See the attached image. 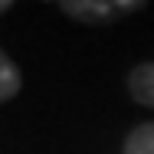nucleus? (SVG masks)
I'll return each instance as SVG.
<instances>
[{
    "label": "nucleus",
    "instance_id": "5",
    "mask_svg": "<svg viewBox=\"0 0 154 154\" xmlns=\"http://www.w3.org/2000/svg\"><path fill=\"white\" fill-rule=\"evenodd\" d=\"M7 10H10V3H7V0H0V13H7Z\"/></svg>",
    "mask_w": 154,
    "mask_h": 154
},
{
    "label": "nucleus",
    "instance_id": "2",
    "mask_svg": "<svg viewBox=\"0 0 154 154\" xmlns=\"http://www.w3.org/2000/svg\"><path fill=\"white\" fill-rule=\"evenodd\" d=\"M128 89H131V95H134V102L154 108V62L134 66V72L128 75Z\"/></svg>",
    "mask_w": 154,
    "mask_h": 154
},
{
    "label": "nucleus",
    "instance_id": "3",
    "mask_svg": "<svg viewBox=\"0 0 154 154\" xmlns=\"http://www.w3.org/2000/svg\"><path fill=\"white\" fill-rule=\"evenodd\" d=\"M125 154H154V125H141L128 134Z\"/></svg>",
    "mask_w": 154,
    "mask_h": 154
},
{
    "label": "nucleus",
    "instance_id": "4",
    "mask_svg": "<svg viewBox=\"0 0 154 154\" xmlns=\"http://www.w3.org/2000/svg\"><path fill=\"white\" fill-rule=\"evenodd\" d=\"M17 92H20V72H17V66H13V62L0 53V102L13 98Z\"/></svg>",
    "mask_w": 154,
    "mask_h": 154
},
{
    "label": "nucleus",
    "instance_id": "1",
    "mask_svg": "<svg viewBox=\"0 0 154 154\" xmlns=\"http://www.w3.org/2000/svg\"><path fill=\"white\" fill-rule=\"evenodd\" d=\"M62 10H66L72 20L102 23V20L125 17V13H131V10H141V3H131V0H112V3H82V0H72V3H62Z\"/></svg>",
    "mask_w": 154,
    "mask_h": 154
}]
</instances>
